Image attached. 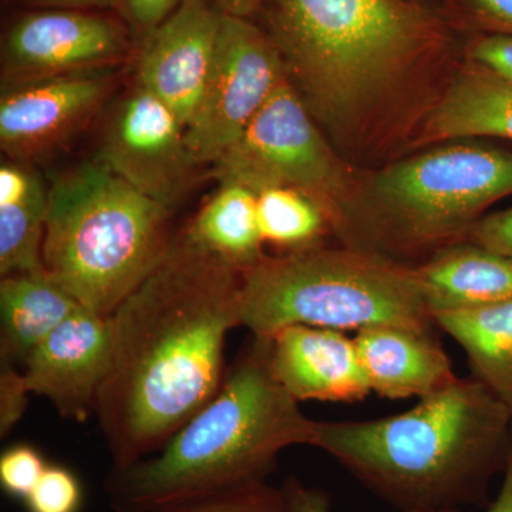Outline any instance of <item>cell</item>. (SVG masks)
I'll list each match as a JSON object with an SVG mask.
<instances>
[{
    "label": "cell",
    "instance_id": "1",
    "mask_svg": "<svg viewBox=\"0 0 512 512\" xmlns=\"http://www.w3.org/2000/svg\"><path fill=\"white\" fill-rule=\"evenodd\" d=\"M242 276L183 231L111 313L113 360L94 413L114 467L153 456L221 389Z\"/></svg>",
    "mask_w": 512,
    "mask_h": 512
},
{
    "label": "cell",
    "instance_id": "2",
    "mask_svg": "<svg viewBox=\"0 0 512 512\" xmlns=\"http://www.w3.org/2000/svg\"><path fill=\"white\" fill-rule=\"evenodd\" d=\"M511 441L510 410L471 376L396 416L316 421L312 446L397 510L427 512L483 505Z\"/></svg>",
    "mask_w": 512,
    "mask_h": 512
},
{
    "label": "cell",
    "instance_id": "3",
    "mask_svg": "<svg viewBox=\"0 0 512 512\" xmlns=\"http://www.w3.org/2000/svg\"><path fill=\"white\" fill-rule=\"evenodd\" d=\"M315 426L276 380L271 338L252 336L212 400L153 456L113 467L104 490L116 512H157L259 483L285 448L312 446Z\"/></svg>",
    "mask_w": 512,
    "mask_h": 512
},
{
    "label": "cell",
    "instance_id": "4",
    "mask_svg": "<svg viewBox=\"0 0 512 512\" xmlns=\"http://www.w3.org/2000/svg\"><path fill=\"white\" fill-rule=\"evenodd\" d=\"M272 40L313 117L343 130L383 99L439 37L404 0H269Z\"/></svg>",
    "mask_w": 512,
    "mask_h": 512
},
{
    "label": "cell",
    "instance_id": "5",
    "mask_svg": "<svg viewBox=\"0 0 512 512\" xmlns=\"http://www.w3.org/2000/svg\"><path fill=\"white\" fill-rule=\"evenodd\" d=\"M170 212L99 158L84 163L49 188L43 268L80 305L109 318L167 255Z\"/></svg>",
    "mask_w": 512,
    "mask_h": 512
},
{
    "label": "cell",
    "instance_id": "6",
    "mask_svg": "<svg viewBox=\"0 0 512 512\" xmlns=\"http://www.w3.org/2000/svg\"><path fill=\"white\" fill-rule=\"evenodd\" d=\"M293 325L348 332L437 328L414 268L357 248L265 256L242 276L241 326L271 338Z\"/></svg>",
    "mask_w": 512,
    "mask_h": 512
},
{
    "label": "cell",
    "instance_id": "7",
    "mask_svg": "<svg viewBox=\"0 0 512 512\" xmlns=\"http://www.w3.org/2000/svg\"><path fill=\"white\" fill-rule=\"evenodd\" d=\"M373 210L353 229L352 248L379 255L447 247L468 235L485 208L512 194V153L480 146L439 148L384 170Z\"/></svg>",
    "mask_w": 512,
    "mask_h": 512
},
{
    "label": "cell",
    "instance_id": "8",
    "mask_svg": "<svg viewBox=\"0 0 512 512\" xmlns=\"http://www.w3.org/2000/svg\"><path fill=\"white\" fill-rule=\"evenodd\" d=\"M220 184L254 191L285 187L319 202L342 187V170L288 77L276 87L242 136L212 164Z\"/></svg>",
    "mask_w": 512,
    "mask_h": 512
},
{
    "label": "cell",
    "instance_id": "9",
    "mask_svg": "<svg viewBox=\"0 0 512 512\" xmlns=\"http://www.w3.org/2000/svg\"><path fill=\"white\" fill-rule=\"evenodd\" d=\"M285 79V63L272 37L248 19L224 13L210 79L185 128L194 160L217 163Z\"/></svg>",
    "mask_w": 512,
    "mask_h": 512
},
{
    "label": "cell",
    "instance_id": "10",
    "mask_svg": "<svg viewBox=\"0 0 512 512\" xmlns=\"http://www.w3.org/2000/svg\"><path fill=\"white\" fill-rule=\"evenodd\" d=\"M97 158L170 211L187 195L200 167L173 111L138 84L117 107Z\"/></svg>",
    "mask_w": 512,
    "mask_h": 512
},
{
    "label": "cell",
    "instance_id": "11",
    "mask_svg": "<svg viewBox=\"0 0 512 512\" xmlns=\"http://www.w3.org/2000/svg\"><path fill=\"white\" fill-rule=\"evenodd\" d=\"M127 52L126 30L114 20L73 9L30 13L3 45V89L104 70Z\"/></svg>",
    "mask_w": 512,
    "mask_h": 512
},
{
    "label": "cell",
    "instance_id": "12",
    "mask_svg": "<svg viewBox=\"0 0 512 512\" xmlns=\"http://www.w3.org/2000/svg\"><path fill=\"white\" fill-rule=\"evenodd\" d=\"M104 70L3 89L0 146L10 161L30 164L62 147L100 110L111 92Z\"/></svg>",
    "mask_w": 512,
    "mask_h": 512
},
{
    "label": "cell",
    "instance_id": "13",
    "mask_svg": "<svg viewBox=\"0 0 512 512\" xmlns=\"http://www.w3.org/2000/svg\"><path fill=\"white\" fill-rule=\"evenodd\" d=\"M208 0H184L148 33L137 63V84L188 127L207 87L222 22Z\"/></svg>",
    "mask_w": 512,
    "mask_h": 512
},
{
    "label": "cell",
    "instance_id": "14",
    "mask_svg": "<svg viewBox=\"0 0 512 512\" xmlns=\"http://www.w3.org/2000/svg\"><path fill=\"white\" fill-rule=\"evenodd\" d=\"M111 360L110 318L80 306L30 353L23 376L30 393L49 399L64 419L84 421L96 409Z\"/></svg>",
    "mask_w": 512,
    "mask_h": 512
},
{
    "label": "cell",
    "instance_id": "15",
    "mask_svg": "<svg viewBox=\"0 0 512 512\" xmlns=\"http://www.w3.org/2000/svg\"><path fill=\"white\" fill-rule=\"evenodd\" d=\"M272 372L296 402L352 403L372 392L355 339L340 330L293 325L271 336Z\"/></svg>",
    "mask_w": 512,
    "mask_h": 512
},
{
    "label": "cell",
    "instance_id": "16",
    "mask_svg": "<svg viewBox=\"0 0 512 512\" xmlns=\"http://www.w3.org/2000/svg\"><path fill=\"white\" fill-rule=\"evenodd\" d=\"M353 339L370 389L384 399H421L457 379L434 332L375 326Z\"/></svg>",
    "mask_w": 512,
    "mask_h": 512
},
{
    "label": "cell",
    "instance_id": "17",
    "mask_svg": "<svg viewBox=\"0 0 512 512\" xmlns=\"http://www.w3.org/2000/svg\"><path fill=\"white\" fill-rule=\"evenodd\" d=\"M433 318L512 299V258L474 242H454L414 268Z\"/></svg>",
    "mask_w": 512,
    "mask_h": 512
},
{
    "label": "cell",
    "instance_id": "18",
    "mask_svg": "<svg viewBox=\"0 0 512 512\" xmlns=\"http://www.w3.org/2000/svg\"><path fill=\"white\" fill-rule=\"evenodd\" d=\"M49 190L29 164L0 167V275L45 271L42 261Z\"/></svg>",
    "mask_w": 512,
    "mask_h": 512
},
{
    "label": "cell",
    "instance_id": "19",
    "mask_svg": "<svg viewBox=\"0 0 512 512\" xmlns=\"http://www.w3.org/2000/svg\"><path fill=\"white\" fill-rule=\"evenodd\" d=\"M80 306L46 271L5 276L0 282V357L25 363Z\"/></svg>",
    "mask_w": 512,
    "mask_h": 512
},
{
    "label": "cell",
    "instance_id": "20",
    "mask_svg": "<svg viewBox=\"0 0 512 512\" xmlns=\"http://www.w3.org/2000/svg\"><path fill=\"white\" fill-rule=\"evenodd\" d=\"M434 322L466 352L474 379L512 414V299L467 311L436 313Z\"/></svg>",
    "mask_w": 512,
    "mask_h": 512
},
{
    "label": "cell",
    "instance_id": "21",
    "mask_svg": "<svg viewBox=\"0 0 512 512\" xmlns=\"http://www.w3.org/2000/svg\"><path fill=\"white\" fill-rule=\"evenodd\" d=\"M490 136L512 140V84L483 67L463 74L427 123L426 140Z\"/></svg>",
    "mask_w": 512,
    "mask_h": 512
},
{
    "label": "cell",
    "instance_id": "22",
    "mask_svg": "<svg viewBox=\"0 0 512 512\" xmlns=\"http://www.w3.org/2000/svg\"><path fill=\"white\" fill-rule=\"evenodd\" d=\"M184 231L195 244L241 271L265 258L256 194L242 185L220 184Z\"/></svg>",
    "mask_w": 512,
    "mask_h": 512
},
{
    "label": "cell",
    "instance_id": "23",
    "mask_svg": "<svg viewBox=\"0 0 512 512\" xmlns=\"http://www.w3.org/2000/svg\"><path fill=\"white\" fill-rule=\"evenodd\" d=\"M259 228L264 242L302 251L316 247L325 232L326 212L305 192L275 187L256 194Z\"/></svg>",
    "mask_w": 512,
    "mask_h": 512
},
{
    "label": "cell",
    "instance_id": "24",
    "mask_svg": "<svg viewBox=\"0 0 512 512\" xmlns=\"http://www.w3.org/2000/svg\"><path fill=\"white\" fill-rule=\"evenodd\" d=\"M157 512H291L282 488L265 481L242 485L234 490L210 495Z\"/></svg>",
    "mask_w": 512,
    "mask_h": 512
},
{
    "label": "cell",
    "instance_id": "25",
    "mask_svg": "<svg viewBox=\"0 0 512 512\" xmlns=\"http://www.w3.org/2000/svg\"><path fill=\"white\" fill-rule=\"evenodd\" d=\"M82 498V485L72 471L47 466L25 503L29 512H79Z\"/></svg>",
    "mask_w": 512,
    "mask_h": 512
},
{
    "label": "cell",
    "instance_id": "26",
    "mask_svg": "<svg viewBox=\"0 0 512 512\" xmlns=\"http://www.w3.org/2000/svg\"><path fill=\"white\" fill-rule=\"evenodd\" d=\"M42 454L28 444L10 447L0 457V484L9 495L26 500L45 473Z\"/></svg>",
    "mask_w": 512,
    "mask_h": 512
},
{
    "label": "cell",
    "instance_id": "27",
    "mask_svg": "<svg viewBox=\"0 0 512 512\" xmlns=\"http://www.w3.org/2000/svg\"><path fill=\"white\" fill-rule=\"evenodd\" d=\"M0 369V433L5 437L22 419L30 390L23 373L15 369V363L2 360Z\"/></svg>",
    "mask_w": 512,
    "mask_h": 512
},
{
    "label": "cell",
    "instance_id": "28",
    "mask_svg": "<svg viewBox=\"0 0 512 512\" xmlns=\"http://www.w3.org/2000/svg\"><path fill=\"white\" fill-rule=\"evenodd\" d=\"M467 239L512 258V208L480 218L468 232Z\"/></svg>",
    "mask_w": 512,
    "mask_h": 512
},
{
    "label": "cell",
    "instance_id": "29",
    "mask_svg": "<svg viewBox=\"0 0 512 512\" xmlns=\"http://www.w3.org/2000/svg\"><path fill=\"white\" fill-rule=\"evenodd\" d=\"M471 57L477 66L512 84V35L484 37L474 45Z\"/></svg>",
    "mask_w": 512,
    "mask_h": 512
},
{
    "label": "cell",
    "instance_id": "30",
    "mask_svg": "<svg viewBox=\"0 0 512 512\" xmlns=\"http://www.w3.org/2000/svg\"><path fill=\"white\" fill-rule=\"evenodd\" d=\"M128 18L137 29L150 33L163 23L184 0H123Z\"/></svg>",
    "mask_w": 512,
    "mask_h": 512
},
{
    "label": "cell",
    "instance_id": "31",
    "mask_svg": "<svg viewBox=\"0 0 512 512\" xmlns=\"http://www.w3.org/2000/svg\"><path fill=\"white\" fill-rule=\"evenodd\" d=\"M288 500L291 512H332L330 511V500L325 491L318 488L308 487L296 480L288 478L282 487ZM427 512H461L460 510H443Z\"/></svg>",
    "mask_w": 512,
    "mask_h": 512
},
{
    "label": "cell",
    "instance_id": "32",
    "mask_svg": "<svg viewBox=\"0 0 512 512\" xmlns=\"http://www.w3.org/2000/svg\"><path fill=\"white\" fill-rule=\"evenodd\" d=\"M473 3L485 19L512 35V0H473Z\"/></svg>",
    "mask_w": 512,
    "mask_h": 512
},
{
    "label": "cell",
    "instance_id": "33",
    "mask_svg": "<svg viewBox=\"0 0 512 512\" xmlns=\"http://www.w3.org/2000/svg\"><path fill=\"white\" fill-rule=\"evenodd\" d=\"M36 6L55 9L82 10L89 8H111L119 5L121 0H26Z\"/></svg>",
    "mask_w": 512,
    "mask_h": 512
},
{
    "label": "cell",
    "instance_id": "34",
    "mask_svg": "<svg viewBox=\"0 0 512 512\" xmlns=\"http://www.w3.org/2000/svg\"><path fill=\"white\" fill-rule=\"evenodd\" d=\"M487 512H512V441L500 494H498L497 500L490 505Z\"/></svg>",
    "mask_w": 512,
    "mask_h": 512
},
{
    "label": "cell",
    "instance_id": "35",
    "mask_svg": "<svg viewBox=\"0 0 512 512\" xmlns=\"http://www.w3.org/2000/svg\"><path fill=\"white\" fill-rule=\"evenodd\" d=\"M222 12L237 18L248 19L261 6L262 0H218Z\"/></svg>",
    "mask_w": 512,
    "mask_h": 512
}]
</instances>
